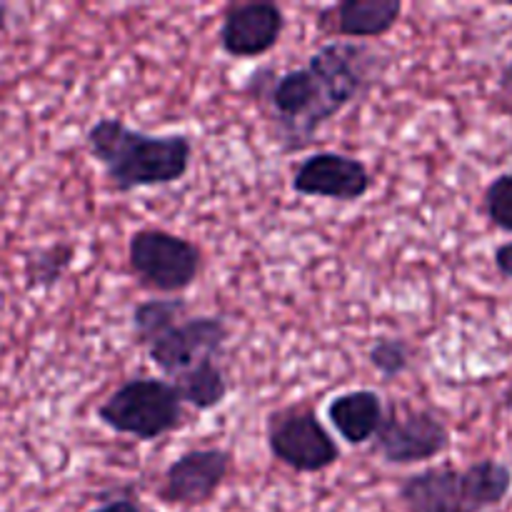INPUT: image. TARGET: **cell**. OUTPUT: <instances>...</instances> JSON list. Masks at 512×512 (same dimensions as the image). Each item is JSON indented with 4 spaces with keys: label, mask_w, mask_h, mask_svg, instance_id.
I'll list each match as a JSON object with an SVG mask.
<instances>
[{
    "label": "cell",
    "mask_w": 512,
    "mask_h": 512,
    "mask_svg": "<svg viewBox=\"0 0 512 512\" xmlns=\"http://www.w3.org/2000/svg\"><path fill=\"white\" fill-rule=\"evenodd\" d=\"M388 68L380 50L353 40H333L315 50L303 68H290L265 78V70L250 75L248 88L278 130L285 153L315 143L320 128L338 118L348 105L368 95Z\"/></svg>",
    "instance_id": "cell-1"
},
{
    "label": "cell",
    "mask_w": 512,
    "mask_h": 512,
    "mask_svg": "<svg viewBox=\"0 0 512 512\" xmlns=\"http://www.w3.org/2000/svg\"><path fill=\"white\" fill-rule=\"evenodd\" d=\"M85 145L118 193L178 183L193 160L188 135L143 133L120 118H100L90 125Z\"/></svg>",
    "instance_id": "cell-2"
},
{
    "label": "cell",
    "mask_w": 512,
    "mask_h": 512,
    "mask_svg": "<svg viewBox=\"0 0 512 512\" xmlns=\"http://www.w3.org/2000/svg\"><path fill=\"white\" fill-rule=\"evenodd\" d=\"M512 493V468L483 458L468 468L435 465L408 475L398 488L405 512H488L500 508Z\"/></svg>",
    "instance_id": "cell-3"
},
{
    "label": "cell",
    "mask_w": 512,
    "mask_h": 512,
    "mask_svg": "<svg viewBox=\"0 0 512 512\" xmlns=\"http://www.w3.org/2000/svg\"><path fill=\"white\" fill-rule=\"evenodd\" d=\"M95 415L115 435L150 443L183 428L185 403L170 380L130 378L98 405Z\"/></svg>",
    "instance_id": "cell-4"
},
{
    "label": "cell",
    "mask_w": 512,
    "mask_h": 512,
    "mask_svg": "<svg viewBox=\"0 0 512 512\" xmlns=\"http://www.w3.org/2000/svg\"><path fill=\"white\" fill-rule=\"evenodd\" d=\"M128 265L143 288L180 295L198 280L203 270V250L183 235L143 228L130 235Z\"/></svg>",
    "instance_id": "cell-5"
},
{
    "label": "cell",
    "mask_w": 512,
    "mask_h": 512,
    "mask_svg": "<svg viewBox=\"0 0 512 512\" xmlns=\"http://www.w3.org/2000/svg\"><path fill=\"white\" fill-rule=\"evenodd\" d=\"M265 443L280 465L300 475L330 470L340 460V448L310 405H285L265 418Z\"/></svg>",
    "instance_id": "cell-6"
},
{
    "label": "cell",
    "mask_w": 512,
    "mask_h": 512,
    "mask_svg": "<svg viewBox=\"0 0 512 512\" xmlns=\"http://www.w3.org/2000/svg\"><path fill=\"white\" fill-rule=\"evenodd\" d=\"M450 443V428L440 413L390 403L373 440V453L388 465H418L448 453Z\"/></svg>",
    "instance_id": "cell-7"
},
{
    "label": "cell",
    "mask_w": 512,
    "mask_h": 512,
    "mask_svg": "<svg viewBox=\"0 0 512 512\" xmlns=\"http://www.w3.org/2000/svg\"><path fill=\"white\" fill-rule=\"evenodd\" d=\"M230 340V328L218 315H188L173 328L148 345V355L155 368L173 383L195 365L218 360L225 343Z\"/></svg>",
    "instance_id": "cell-8"
},
{
    "label": "cell",
    "mask_w": 512,
    "mask_h": 512,
    "mask_svg": "<svg viewBox=\"0 0 512 512\" xmlns=\"http://www.w3.org/2000/svg\"><path fill=\"white\" fill-rule=\"evenodd\" d=\"M233 473V453L223 448H193L165 468L158 500L178 508H200L218 495Z\"/></svg>",
    "instance_id": "cell-9"
},
{
    "label": "cell",
    "mask_w": 512,
    "mask_h": 512,
    "mask_svg": "<svg viewBox=\"0 0 512 512\" xmlns=\"http://www.w3.org/2000/svg\"><path fill=\"white\" fill-rule=\"evenodd\" d=\"M290 188L303 198H325L338 203H358L373 190V173L355 155L320 150L300 160Z\"/></svg>",
    "instance_id": "cell-10"
},
{
    "label": "cell",
    "mask_w": 512,
    "mask_h": 512,
    "mask_svg": "<svg viewBox=\"0 0 512 512\" xmlns=\"http://www.w3.org/2000/svg\"><path fill=\"white\" fill-rule=\"evenodd\" d=\"M283 30L285 13L278 3L270 0L230 3L220 20L218 43L230 58H263L280 43Z\"/></svg>",
    "instance_id": "cell-11"
},
{
    "label": "cell",
    "mask_w": 512,
    "mask_h": 512,
    "mask_svg": "<svg viewBox=\"0 0 512 512\" xmlns=\"http://www.w3.org/2000/svg\"><path fill=\"white\" fill-rule=\"evenodd\" d=\"M403 15L400 0H340L320 13V30L338 38H383Z\"/></svg>",
    "instance_id": "cell-12"
},
{
    "label": "cell",
    "mask_w": 512,
    "mask_h": 512,
    "mask_svg": "<svg viewBox=\"0 0 512 512\" xmlns=\"http://www.w3.org/2000/svg\"><path fill=\"white\" fill-rule=\"evenodd\" d=\"M325 413L335 433L355 448V445L373 443L385 420V403L375 390L358 388L335 395Z\"/></svg>",
    "instance_id": "cell-13"
},
{
    "label": "cell",
    "mask_w": 512,
    "mask_h": 512,
    "mask_svg": "<svg viewBox=\"0 0 512 512\" xmlns=\"http://www.w3.org/2000/svg\"><path fill=\"white\" fill-rule=\"evenodd\" d=\"M173 385L180 393V398H183V403L200 410V413H208V410H215L218 405H223L230 393L228 378H225V370L220 368L218 360L195 365L193 370L175 378Z\"/></svg>",
    "instance_id": "cell-14"
},
{
    "label": "cell",
    "mask_w": 512,
    "mask_h": 512,
    "mask_svg": "<svg viewBox=\"0 0 512 512\" xmlns=\"http://www.w3.org/2000/svg\"><path fill=\"white\" fill-rule=\"evenodd\" d=\"M75 260L73 243H50L25 255L23 275L28 290H53L68 275Z\"/></svg>",
    "instance_id": "cell-15"
},
{
    "label": "cell",
    "mask_w": 512,
    "mask_h": 512,
    "mask_svg": "<svg viewBox=\"0 0 512 512\" xmlns=\"http://www.w3.org/2000/svg\"><path fill=\"white\" fill-rule=\"evenodd\" d=\"M188 300L183 298H150L133 308V335L135 343L148 348L158 335L188 318Z\"/></svg>",
    "instance_id": "cell-16"
},
{
    "label": "cell",
    "mask_w": 512,
    "mask_h": 512,
    "mask_svg": "<svg viewBox=\"0 0 512 512\" xmlns=\"http://www.w3.org/2000/svg\"><path fill=\"white\" fill-rule=\"evenodd\" d=\"M413 358L415 348L410 345V340L398 338V335H380L368 350V363L385 380H395L408 373L413 368Z\"/></svg>",
    "instance_id": "cell-17"
},
{
    "label": "cell",
    "mask_w": 512,
    "mask_h": 512,
    "mask_svg": "<svg viewBox=\"0 0 512 512\" xmlns=\"http://www.w3.org/2000/svg\"><path fill=\"white\" fill-rule=\"evenodd\" d=\"M483 208L498 230L512 233V173L495 175L483 195Z\"/></svg>",
    "instance_id": "cell-18"
},
{
    "label": "cell",
    "mask_w": 512,
    "mask_h": 512,
    "mask_svg": "<svg viewBox=\"0 0 512 512\" xmlns=\"http://www.w3.org/2000/svg\"><path fill=\"white\" fill-rule=\"evenodd\" d=\"M88 512H143V508H140L138 500L130 498V495H115V498L105 500L103 505H95V508Z\"/></svg>",
    "instance_id": "cell-19"
},
{
    "label": "cell",
    "mask_w": 512,
    "mask_h": 512,
    "mask_svg": "<svg viewBox=\"0 0 512 512\" xmlns=\"http://www.w3.org/2000/svg\"><path fill=\"white\" fill-rule=\"evenodd\" d=\"M493 260H495V270H498L505 280H512V240L495 248Z\"/></svg>",
    "instance_id": "cell-20"
},
{
    "label": "cell",
    "mask_w": 512,
    "mask_h": 512,
    "mask_svg": "<svg viewBox=\"0 0 512 512\" xmlns=\"http://www.w3.org/2000/svg\"><path fill=\"white\" fill-rule=\"evenodd\" d=\"M503 408L512 415V380H510L508 388H505V393H503Z\"/></svg>",
    "instance_id": "cell-21"
}]
</instances>
